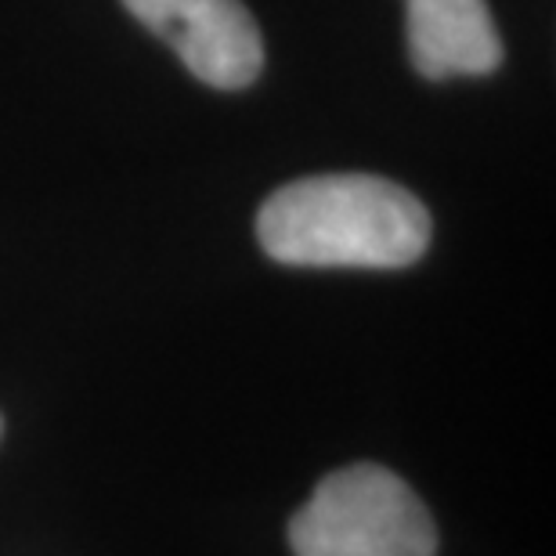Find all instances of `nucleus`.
<instances>
[{
	"instance_id": "1",
	"label": "nucleus",
	"mask_w": 556,
	"mask_h": 556,
	"mask_svg": "<svg viewBox=\"0 0 556 556\" xmlns=\"http://www.w3.org/2000/svg\"><path fill=\"white\" fill-rule=\"evenodd\" d=\"M257 239L271 261L289 268L394 271L427 253L430 214L387 177L318 174L264 199Z\"/></svg>"
},
{
	"instance_id": "2",
	"label": "nucleus",
	"mask_w": 556,
	"mask_h": 556,
	"mask_svg": "<svg viewBox=\"0 0 556 556\" xmlns=\"http://www.w3.org/2000/svg\"><path fill=\"white\" fill-rule=\"evenodd\" d=\"M296 556H433L438 528L402 477L376 463L329 473L289 520Z\"/></svg>"
},
{
	"instance_id": "3",
	"label": "nucleus",
	"mask_w": 556,
	"mask_h": 556,
	"mask_svg": "<svg viewBox=\"0 0 556 556\" xmlns=\"http://www.w3.org/2000/svg\"><path fill=\"white\" fill-rule=\"evenodd\" d=\"M124 8L181 54L217 91H242L264 70V40L242 0H124Z\"/></svg>"
},
{
	"instance_id": "4",
	"label": "nucleus",
	"mask_w": 556,
	"mask_h": 556,
	"mask_svg": "<svg viewBox=\"0 0 556 556\" xmlns=\"http://www.w3.org/2000/svg\"><path fill=\"white\" fill-rule=\"evenodd\" d=\"M405 37L422 80L488 76L503 65L488 0H405Z\"/></svg>"
}]
</instances>
